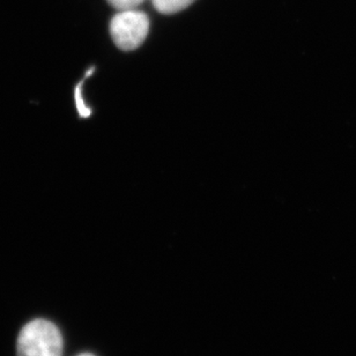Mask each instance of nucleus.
<instances>
[{
    "mask_svg": "<svg viewBox=\"0 0 356 356\" xmlns=\"http://www.w3.org/2000/svg\"><path fill=\"white\" fill-rule=\"evenodd\" d=\"M62 333L47 319H34L17 337V356H63Z\"/></svg>",
    "mask_w": 356,
    "mask_h": 356,
    "instance_id": "f257e3e1",
    "label": "nucleus"
},
{
    "mask_svg": "<svg viewBox=\"0 0 356 356\" xmlns=\"http://www.w3.org/2000/svg\"><path fill=\"white\" fill-rule=\"evenodd\" d=\"M149 19L139 10H120L110 22V33L115 44L124 51L139 48L147 38Z\"/></svg>",
    "mask_w": 356,
    "mask_h": 356,
    "instance_id": "f03ea898",
    "label": "nucleus"
},
{
    "mask_svg": "<svg viewBox=\"0 0 356 356\" xmlns=\"http://www.w3.org/2000/svg\"><path fill=\"white\" fill-rule=\"evenodd\" d=\"M156 10L163 14H174L185 10L195 0H152Z\"/></svg>",
    "mask_w": 356,
    "mask_h": 356,
    "instance_id": "7ed1b4c3",
    "label": "nucleus"
},
{
    "mask_svg": "<svg viewBox=\"0 0 356 356\" xmlns=\"http://www.w3.org/2000/svg\"><path fill=\"white\" fill-rule=\"evenodd\" d=\"M111 6L118 10H136L145 0H108Z\"/></svg>",
    "mask_w": 356,
    "mask_h": 356,
    "instance_id": "20e7f679",
    "label": "nucleus"
},
{
    "mask_svg": "<svg viewBox=\"0 0 356 356\" xmlns=\"http://www.w3.org/2000/svg\"><path fill=\"white\" fill-rule=\"evenodd\" d=\"M78 356H95V355H92V354H90V353H83V354H80V355H78Z\"/></svg>",
    "mask_w": 356,
    "mask_h": 356,
    "instance_id": "39448f33",
    "label": "nucleus"
}]
</instances>
